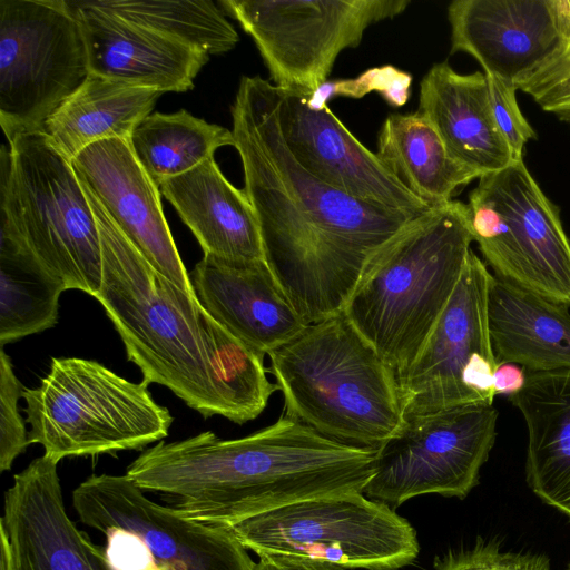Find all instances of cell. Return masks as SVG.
<instances>
[{
    "label": "cell",
    "mask_w": 570,
    "mask_h": 570,
    "mask_svg": "<svg viewBox=\"0 0 570 570\" xmlns=\"http://www.w3.org/2000/svg\"><path fill=\"white\" fill-rule=\"evenodd\" d=\"M230 111L265 262L307 324L341 313L371 258L414 217L358 200L307 171L283 139L272 82L242 77Z\"/></svg>",
    "instance_id": "1"
},
{
    "label": "cell",
    "mask_w": 570,
    "mask_h": 570,
    "mask_svg": "<svg viewBox=\"0 0 570 570\" xmlns=\"http://www.w3.org/2000/svg\"><path fill=\"white\" fill-rule=\"evenodd\" d=\"M86 193L102 254V281L95 298L142 382L166 386L204 417L219 415L237 424L256 419L278 390L267 377L265 355L157 272Z\"/></svg>",
    "instance_id": "2"
},
{
    "label": "cell",
    "mask_w": 570,
    "mask_h": 570,
    "mask_svg": "<svg viewBox=\"0 0 570 570\" xmlns=\"http://www.w3.org/2000/svg\"><path fill=\"white\" fill-rule=\"evenodd\" d=\"M376 450L322 435L283 414L247 436L212 431L145 450L126 475L142 491L175 499L184 517L229 528L301 500L364 492Z\"/></svg>",
    "instance_id": "3"
},
{
    "label": "cell",
    "mask_w": 570,
    "mask_h": 570,
    "mask_svg": "<svg viewBox=\"0 0 570 570\" xmlns=\"http://www.w3.org/2000/svg\"><path fill=\"white\" fill-rule=\"evenodd\" d=\"M473 242L468 204L409 220L367 263L343 313L403 375L450 301Z\"/></svg>",
    "instance_id": "4"
},
{
    "label": "cell",
    "mask_w": 570,
    "mask_h": 570,
    "mask_svg": "<svg viewBox=\"0 0 570 570\" xmlns=\"http://www.w3.org/2000/svg\"><path fill=\"white\" fill-rule=\"evenodd\" d=\"M267 356L283 414L326 438L376 450L403 423L395 373L343 312Z\"/></svg>",
    "instance_id": "5"
},
{
    "label": "cell",
    "mask_w": 570,
    "mask_h": 570,
    "mask_svg": "<svg viewBox=\"0 0 570 570\" xmlns=\"http://www.w3.org/2000/svg\"><path fill=\"white\" fill-rule=\"evenodd\" d=\"M145 382L92 360L55 357L40 385L23 389L29 443L55 461L140 450L168 435L174 421Z\"/></svg>",
    "instance_id": "6"
},
{
    "label": "cell",
    "mask_w": 570,
    "mask_h": 570,
    "mask_svg": "<svg viewBox=\"0 0 570 570\" xmlns=\"http://www.w3.org/2000/svg\"><path fill=\"white\" fill-rule=\"evenodd\" d=\"M0 214L66 289L95 297L102 281L97 219L71 161L45 132L2 145Z\"/></svg>",
    "instance_id": "7"
},
{
    "label": "cell",
    "mask_w": 570,
    "mask_h": 570,
    "mask_svg": "<svg viewBox=\"0 0 570 570\" xmlns=\"http://www.w3.org/2000/svg\"><path fill=\"white\" fill-rule=\"evenodd\" d=\"M228 529L257 556H294L346 570H397L420 551L411 523L360 491L301 500Z\"/></svg>",
    "instance_id": "8"
},
{
    "label": "cell",
    "mask_w": 570,
    "mask_h": 570,
    "mask_svg": "<svg viewBox=\"0 0 570 570\" xmlns=\"http://www.w3.org/2000/svg\"><path fill=\"white\" fill-rule=\"evenodd\" d=\"M468 207L473 240L498 278L570 306V240L523 159L482 175Z\"/></svg>",
    "instance_id": "9"
},
{
    "label": "cell",
    "mask_w": 570,
    "mask_h": 570,
    "mask_svg": "<svg viewBox=\"0 0 570 570\" xmlns=\"http://www.w3.org/2000/svg\"><path fill=\"white\" fill-rule=\"evenodd\" d=\"M89 72L67 0H0V125L9 142L42 131Z\"/></svg>",
    "instance_id": "10"
},
{
    "label": "cell",
    "mask_w": 570,
    "mask_h": 570,
    "mask_svg": "<svg viewBox=\"0 0 570 570\" xmlns=\"http://www.w3.org/2000/svg\"><path fill=\"white\" fill-rule=\"evenodd\" d=\"M410 0H219L254 40L273 85L313 95L338 55L357 47L365 30L401 14Z\"/></svg>",
    "instance_id": "11"
},
{
    "label": "cell",
    "mask_w": 570,
    "mask_h": 570,
    "mask_svg": "<svg viewBox=\"0 0 570 570\" xmlns=\"http://www.w3.org/2000/svg\"><path fill=\"white\" fill-rule=\"evenodd\" d=\"M497 420L492 404L404 416L376 449L375 471L363 493L390 507L431 493L464 499L493 448Z\"/></svg>",
    "instance_id": "12"
},
{
    "label": "cell",
    "mask_w": 570,
    "mask_h": 570,
    "mask_svg": "<svg viewBox=\"0 0 570 570\" xmlns=\"http://www.w3.org/2000/svg\"><path fill=\"white\" fill-rule=\"evenodd\" d=\"M492 279L485 263L471 249L419 355L397 377L404 416L493 403L498 358L488 317Z\"/></svg>",
    "instance_id": "13"
},
{
    "label": "cell",
    "mask_w": 570,
    "mask_h": 570,
    "mask_svg": "<svg viewBox=\"0 0 570 570\" xmlns=\"http://www.w3.org/2000/svg\"><path fill=\"white\" fill-rule=\"evenodd\" d=\"M79 520L100 532L129 530L146 542L163 570H254L233 532L184 517L148 499L126 474L91 475L71 494Z\"/></svg>",
    "instance_id": "14"
},
{
    "label": "cell",
    "mask_w": 570,
    "mask_h": 570,
    "mask_svg": "<svg viewBox=\"0 0 570 570\" xmlns=\"http://www.w3.org/2000/svg\"><path fill=\"white\" fill-rule=\"evenodd\" d=\"M448 19L451 53L518 89L570 51V0H455Z\"/></svg>",
    "instance_id": "15"
},
{
    "label": "cell",
    "mask_w": 570,
    "mask_h": 570,
    "mask_svg": "<svg viewBox=\"0 0 570 570\" xmlns=\"http://www.w3.org/2000/svg\"><path fill=\"white\" fill-rule=\"evenodd\" d=\"M277 119L296 160L323 183L367 204L410 217L429 207L325 106L277 88Z\"/></svg>",
    "instance_id": "16"
},
{
    "label": "cell",
    "mask_w": 570,
    "mask_h": 570,
    "mask_svg": "<svg viewBox=\"0 0 570 570\" xmlns=\"http://www.w3.org/2000/svg\"><path fill=\"white\" fill-rule=\"evenodd\" d=\"M57 465L43 454L13 476L0 520V570H110L104 548L68 517Z\"/></svg>",
    "instance_id": "17"
},
{
    "label": "cell",
    "mask_w": 570,
    "mask_h": 570,
    "mask_svg": "<svg viewBox=\"0 0 570 570\" xmlns=\"http://www.w3.org/2000/svg\"><path fill=\"white\" fill-rule=\"evenodd\" d=\"M71 164L83 188L142 257L196 296L165 218L160 190L136 158L129 140L95 142L76 155Z\"/></svg>",
    "instance_id": "18"
},
{
    "label": "cell",
    "mask_w": 570,
    "mask_h": 570,
    "mask_svg": "<svg viewBox=\"0 0 570 570\" xmlns=\"http://www.w3.org/2000/svg\"><path fill=\"white\" fill-rule=\"evenodd\" d=\"M189 279L206 312L264 355L308 325L279 287L265 259L204 254L189 273Z\"/></svg>",
    "instance_id": "19"
},
{
    "label": "cell",
    "mask_w": 570,
    "mask_h": 570,
    "mask_svg": "<svg viewBox=\"0 0 570 570\" xmlns=\"http://www.w3.org/2000/svg\"><path fill=\"white\" fill-rule=\"evenodd\" d=\"M85 38L90 72L164 92H185L209 53L157 31L67 0Z\"/></svg>",
    "instance_id": "20"
},
{
    "label": "cell",
    "mask_w": 570,
    "mask_h": 570,
    "mask_svg": "<svg viewBox=\"0 0 570 570\" xmlns=\"http://www.w3.org/2000/svg\"><path fill=\"white\" fill-rule=\"evenodd\" d=\"M416 111L451 157L480 176L514 161L495 124L484 72L461 75L448 62L435 63L420 82Z\"/></svg>",
    "instance_id": "21"
},
{
    "label": "cell",
    "mask_w": 570,
    "mask_h": 570,
    "mask_svg": "<svg viewBox=\"0 0 570 570\" xmlns=\"http://www.w3.org/2000/svg\"><path fill=\"white\" fill-rule=\"evenodd\" d=\"M191 230L204 254L243 261L265 259L254 209L214 157L158 186Z\"/></svg>",
    "instance_id": "22"
},
{
    "label": "cell",
    "mask_w": 570,
    "mask_h": 570,
    "mask_svg": "<svg viewBox=\"0 0 570 570\" xmlns=\"http://www.w3.org/2000/svg\"><path fill=\"white\" fill-rule=\"evenodd\" d=\"M509 400L528 431V485L570 518V370L527 372L524 387Z\"/></svg>",
    "instance_id": "23"
},
{
    "label": "cell",
    "mask_w": 570,
    "mask_h": 570,
    "mask_svg": "<svg viewBox=\"0 0 570 570\" xmlns=\"http://www.w3.org/2000/svg\"><path fill=\"white\" fill-rule=\"evenodd\" d=\"M568 307L493 275L488 317L500 361L519 364L527 372L570 370Z\"/></svg>",
    "instance_id": "24"
},
{
    "label": "cell",
    "mask_w": 570,
    "mask_h": 570,
    "mask_svg": "<svg viewBox=\"0 0 570 570\" xmlns=\"http://www.w3.org/2000/svg\"><path fill=\"white\" fill-rule=\"evenodd\" d=\"M161 91L89 72L83 83L50 116L42 132L70 161L106 139L129 140L151 114Z\"/></svg>",
    "instance_id": "25"
},
{
    "label": "cell",
    "mask_w": 570,
    "mask_h": 570,
    "mask_svg": "<svg viewBox=\"0 0 570 570\" xmlns=\"http://www.w3.org/2000/svg\"><path fill=\"white\" fill-rule=\"evenodd\" d=\"M376 154L429 207L452 200L459 187L481 177L451 157L436 130L417 111L385 118Z\"/></svg>",
    "instance_id": "26"
},
{
    "label": "cell",
    "mask_w": 570,
    "mask_h": 570,
    "mask_svg": "<svg viewBox=\"0 0 570 570\" xmlns=\"http://www.w3.org/2000/svg\"><path fill=\"white\" fill-rule=\"evenodd\" d=\"M63 291L16 227L0 228L1 347L55 326Z\"/></svg>",
    "instance_id": "27"
},
{
    "label": "cell",
    "mask_w": 570,
    "mask_h": 570,
    "mask_svg": "<svg viewBox=\"0 0 570 570\" xmlns=\"http://www.w3.org/2000/svg\"><path fill=\"white\" fill-rule=\"evenodd\" d=\"M131 149L146 173L159 186L214 157L224 146H234L233 132L181 109L154 112L132 131Z\"/></svg>",
    "instance_id": "28"
},
{
    "label": "cell",
    "mask_w": 570,
    "mask_h": 570,
    "mask_svg": "<svg viewBox=\"0 0 570 570\" xmlns=\"http://www.w3.org/2000/svg\"><path fill=\"white\" fill-rule=\"evenodd\" d=\"M88 3L209 55L225 53L239 40L235 28L213 1L88 0Z\"/></svg>",
    "instance_id": "29"
},
{
    "label": "cell",
    "mask_w": 570,
    "mask_h": 570,
    "mask_svg": "<svg viewBox=\"0 0 570 570\" xmlns=\"http://www.w3.org/2000/svg\"><path fill=\"white\" fill-rule=\"evenodd\" d=\"M412 76L393 66H382L365 70L354 79L325 81L313 95L306 97L312 109H322L333 97L363 98L376 91L392 107H402L410 97Z\"/></svg>",
    "instance_id": "30"
},
{
    "label": "cell",
    "mask_w": 570,
    "mask_h": 570,
    "mask_svg": "<svg viewBox=\"0 0 570 570\" xmlns=\"http://www.w3.org/2000/svg\"><path fill=\"white\" fill-rule=\"evenodd\" d=\"M433 570H551L541 554L504 551L497 541L478 539L469 547L435 558Z\"/></svg>",
    "instance_id": "31"
},
{
    "label": "cell",
    "mask_w": 570,
    "mask_h": 570,
    "mask_svg": "<svg viewBox=\"0 0 570 570\" xmlns=\"http://www.w3.org/2000/svg\"><path fill=\"white\" fill-rule=\"evenodd\" d=\"M23 386L17 379L11 360L0 350V472L11 469L13 461L26 451L29 438L18 410Z\"/></svg>",
    "instance_id": "32"
},
{
    "label": "cell",
    "mask_w": 570,
    "mask_h": 570,
    "mask_svg": "<svg viewBox=\"0 0 570 570\" xmlns=\"http://www.w3.org/2000/svg\"><path fill=\"white\" fill-rule=\"evenodd\" d=\"M485 76L498 129L507 142L513 160L523 159V148L530 139L535 138V132L519 108L518 87L498 77Z\"/></svg>",
    "instance_id": "33"
},
{
    "label": "cell",
    "mask_w": 570,
    "mask_h": 570,
    "mask_svg": "<svg viewBox=\"0 0 570 570\" xmlns=\"http://www.w3.org/2000/svg\"><path fill=\"white\" fill-rule=\"evenodd\" d=\"M548 112L570 125V58L567 56L547 71L519 88Z\"/></svg>",
    "instance_id": "34"
},
{
    "label": "cell",
    "mask_w": 570,
    "mask_h": 570,
    "mask_svg": "<svg viewBox=\"0 0 570 570\" xmlns=\"http://www.w3.org/2000/svg\"><path fill=\"white\" fill-rule=\"evenodd\" d=\"M102 533L106 535L104 553L110 570H163L138 534L122 528Z\"/></svg>",
    "instance_id": "35"
},
{
    "label": "cell",
    "mask_w": 570,
    "mask_h": 570,
    "mask_svg": "<svg viewBox=\"0 0 570 570\" xmlns=\"http://www.w3.org/2000/svg\"><path fill=\"white\" fill-rule=\"evenodd\" d=\"M254 570H346L334 564L285 554H261Z\"/></svg>",
    "instance_id": "36"
},
{
    "label": "cell",
    "mask_w": 570,
    "mask_h": 570,
    "mask_svg": "<svg viewBox=\"0 0 570 570\" xmlns=\"http://www.w3.org/2000/svg\"><path fill=\"white\" fill-rule=\"evenodd\" d=\"M527 371L519 364L498 361L493 375L494 394L511 396L525 385Z\"/></svg>",
    "instance_id": "37"
},
{
    "label": "cell",
    "mask_w": 570,
    "mask_h": 570,
    "mask_svg": "<svg viewBox=\"0 0 570 570\" xmlns=\"http://www.w3.org/2000/svg\"><path fill=\"white\" fill-rule=\"evenodd\" d=\"M568 57L570 58V51H569V55H568Z\"/></svg>",
    "instance_id": "38"
}]
</instances>
